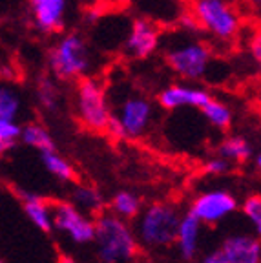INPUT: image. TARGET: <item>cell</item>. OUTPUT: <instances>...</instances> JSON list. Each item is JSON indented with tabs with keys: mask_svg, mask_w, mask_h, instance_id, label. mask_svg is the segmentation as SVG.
<instances>
[{
	"mask_svg": "<svg viewBox=\"0 0 261 263\" xmlns=\"http://www.w3.org/2000/svg\"><path fill=\"white\" fill-rule=\"evenodd\" d=\"M111 212L123 219L137 218V214L141 212V199L128 190H121L111 199Z\"/></svg>",
	"mask_w": 261,
	"mask_h": 263,
	"instance_id": "ffe728a7",
	"label": "cell"
},
{
	"mask_svg": "<svg viewBox=\"0 0 261 263\" xmlns=\"http://www.w3.org/2000/svg\"><path fill=\"white\" fill-rule=\"evenodd\" d=\"M203 170L208 176H225V174H229L232 170V163L229 159H225V157L217 156L212 157V159H208L203 164Z\"/></svg>",
	"mask_w": 261,
	"mask_h": 263,
	"instance_id": "484cf974",
	"label": "cell"
},
{
	"mask_svg": "<svg viewBox=\"0 0 261 263\" xmlns=\"http://www.w3.org/2000/svg\"><path fill=\"white\" fill-rule=\"evenodd\" d=\"M192 16L197 28L221 42L232 41L241 28V18L230 0H192Z\"/></svg>",
	"mask_w": 261,
	"mask_h": 263,
	"instance_id": "3957f363",
	"label": "cell"
},
{
	"mask_svg": "<svg viewBox=\"0 0 261 263\" xmlns=\"http://www.w3.org/2000/svg\"><path fill=\"white\" fill-rule=\"evenodd\" d=\"M111 117L119 123L124 137L137 139V137H143L150 128L154 106L144 95L132 93L117 104L115 111H111Z\"/></svg>",
	"mask_w": 261,
	"mask_h": 263,
	"instance_id": "52a82bcc",
	"label": "cell"
},
{
	"mask_svg": "<svg viewBox=\"0 0 261 263\" xmlns=\"http://www.w3.org/2000/svg\"><path fill=\"white\" fill-rule=\"evenodd\" d=\"M259 2H261V0H254V4H256V6H259Z\"/></svg>",
	"mask_w": 261,
	"mask_h": 263,
	"instance_id": "1f68e13d",
	"label": "cell"
},
{
	"mask_svg": "<svg viewBox=\"0 0 261 263\" xmlns=\"http://www.w3.org/2000/svg\"><path fill=\"white\" fill-rule=\"evenodd\" d=\"M250 55L254 57V61H261V35L254 33V41H250Z\"/></svg>",
	"mask_w": 261,
	"mask_h": 263,
	"instance_id": "4316f807",
	"label": "cell"
},
{
	"mask_svg": "<svg viewBox=\"0 0 261 263\" xmlns=\"http://www.w3.org/2000/svg\"><path fill=\"white\" fill-rule=\"evenodd\" d=\"M101 263H104V261H101Z\"/></svg>",
	"mask_w": 261,
	"mask_h": 263,
	"instance_id": "836d02e7",
	"label": "cell"
},
{
	"mask_svg": "<svg viewBox=\"0 0 261 263\" xmlns=\"http://www.w3.org/2000/svg\"><path fill=\"white\" fill-rule=\"evenodd\" d=\"M18 137H21V126L15 121L0 119V156L11 150Z\"/></svg>",
	"mask_w": 261,
	"mask_h": 263,
	"instance_id": "603a6c76",
	"label": "cell"
},
{
	"mask_svg": "<svg viewBox=\"0 0 261 263\" xmlns=\"http://www.w3.org/2000/svg\"><path fill=\"white\" fill-rule=\"evenodd\" d=\"M61 263H77V261H75V259H71V258H68V256H62Z\"/></svg>",
	"mask_w": 261,
	"mask_h": 263,
	"instance_id": "f546056e",
	"label": "cell"
},
{
	"mask_svg": "<svg viewBox=\"0 0 261 263\" xmlns=\"http://www.w3.org/2000/svg\"><path fill=\"white\" fill-rule=\"evenodd\" d=\"M18 139H22V143H26L28 146L37 148L41 152L55 150L53 137L49 136V132L39 123H29L26 126H21V137Z\"/></svg>",
	"mask_w": 261,
	"mask_h": 263,
	"instance_id": "ac0fdd59",
	"label": "cell"
},
{
	"mask_svg": "<svg viewBox=\"0 0 261 263\" xmlns=\"http://www.w3.org/2000/svg\"><path fill=\"white\" fill-rule=\"evenodd\" d=\"M217 154L229 159L230 163H245L252 157V146L245 137L234 136L223 139V143L217 148Z\"/></svg>",
	"mask_w": 261,
	"mask_h": 263,
	"instance_id": "e0dca14e",
	"label": "cell"
},
{
	"mask_svg": "<svg viewBox=\"0 0 261 263\" xmlns=\"http://www.w3.org/2000/svg\"><path fill=\"white\" fill-rule=\"evenodd\" d=\"M254 163H256L257 168L261 166V156H259V154H256V156H254Z\"/></svg>",
	"mask_w": 261,
	"mask_h": 263,
	"instance_id": "4dcf8cb0",
	"label": "cell"
},
{
	"mask_svg": "<svg viewBox=\"0 0 261 263\" xmlns=\"http://www.w3.org/2000/svg\"><path fill=\"white\" fill-rule=\"evenodd\" d=\"M66 0H31L35 28L42 33H55L64 28Z\"/></svg>",
	"mask_w": 261,
	"mask_h": 263,
	"instance_id": "4fadbf2b",
	"label": "cell"
},
{
	"mask_svg": "<svg viewBox=\"0 0 261 263\" xmlns=\"http://www.w3.org/2000/svg\"><path fill=\"white\" fill-rule=\"evenodd\" d=\"M53 229L69 236V239L77 245L91 243L95 238V219L79 210L69 201H61L51 205Z\"/></svg>",
	"mask_w": 261,
	"mask_h": 263,
	"instance_id": "ba28073f",
	"label": "cell"
},
{
	"mask_svg": "<svg viewBox=\"0 0 261 263\" xmlns=\"http://www.w3.org/2000/svg\"><path fill=\"white\" fill-rule=\"evenodd\" d=\"M0 263H4V261H2V259H0Z\"/></svg>",
	"mask_w": 261,
	"mask_h": 263,
	"instance_id": "d6a6232c",
	"label": "cell"
},
{
	"mask_svg": "<svg viewBox=\"0 0 261 263\" xmlns=\"http://www.w3.org/2000/svg\"><path fill=\"white\" fill-rule=\"evenodd\" d=\"M210 99V93L203 88L192 84H170L159 91V106L164 110H179V108H201Z\"/></svg>",
	"mask_w": 261,
	"mask_h": 263,
	"instance_id": "8fae6325",
	"label": "cell"
},
{
	"mask_svg": "<svg viewBox=\"0 0 261 263\" xmlns=\"http://www.w3.org/2000/svg\"><path fill=\"white\" fill-rule=\"evenodd\" d=\"M37 95L41 104L46 110H55L57 108V101H59V91L55 82L49 77H42L39 81V88H37Z\"/></svg>",
	"mask_w": 261,
	"mask_h": 263,
	"instance_id": "cb8c5ba5",
	"label": "cell"
},
{
	"mask_svg": "<svg viewBox=\"0 0 261 263\" xmlns=\"http://www.w3.org/2000/svg\"><path fill=\"white\" fill-rule=\"evenodd\" d=\"M159 39L161 31L154 22L148 18H137L132 24L126 42H124V53L137 61L148 59L159 46Z\"/></svg>",
	"mask_w": 261,
	"mask_h": 263,
	"instance_id": "30bf717a",
	"label": "cell"
},
{
	"mask_svg": "<svg viewBox=\"0 0 261 263\" xmlns=\"http://www.w3.org/2000/svg\"><path fill=\"white\" fill-rule=\"evenodd\" d=\"M71 205H75L79 210H82L84 214H95L101 212L102 205V196L99 194V190H95L94 186H77L71 194Z\"/></svg>",
	"mask_w": 261,
	"mask_h": 263,
	"instance_id": "d6986e66",
	"label": "cell"
},
{
	"mask_svg": "<svg viewBox=\"0 0 261 263\" xmlns=\"http://www.w3.org/2000/svg\"><path fill=\"white\" fill-rule=\"evenodd\" d=\"M24 212L29 221L42 232H51L53 230V218H51V203L46 201L44 197L35 196V194L21 192Z\"/></svg>",
	"mask_w": 261,
	"mask_h": 263,
	"instance_id": "9a60e30c",
	"label": "cell"
},
{
	"mask_svg": "<svg viewBox=\"0 0 261 263\" xmlns=\"http://www.w3.org/2000/svg\"><path fill=\"white\" fill-rule=\"evenodd\" d=\"M219 252L229 263H261V243L257 236H230L223 241Z\"/></svg>",
	"mask_w": 261,
	"mask_h": 263,
	"instance_id": "7c38bea8",
	"label": "cell"
},
{
	"mask_svg": "<svg viewBox=\"0 0 261 263\" xmlns=\"http://www.w3.org/2000/svg\"><path fill=\"white\" fill-rule=\"evenodd\" d=\"M49 68L62 81L84 77L90 70V55L84 41L75 33L64 35L49 51Z\"/></svg>",
	"mask_w": 261,
	"mask_h": 263,
	"instance_id": "5b68a950",
	"label": "cell"
},
{
	"mask_svg": "<svg viewBox=\"0 0 261 263\" xmlns=\"http://www.w3.org/2000/svg\"><path fill=\"white\" fill-rule=\"evenodd\" d=\"M41 157H42V164L46 166L51 176H55L57 179L61 181H71L75 177V172H73V166L69 164L68 159L57 154L55 150H48V152H41Z\"/></svg>",
	"mask_w": 261,
	"mask_h": 263,
	"instance_id": "44dd1931",
	"label": "cell"
},
{
	"mask_svg": "<svg viewBox=\"0 0 261 263\" xmlns=\"http://www.w3.org/2000/svg\"><path fill=\"white\" fill-rule=\"evenodd\" d=\"M237 210L236 197L229 190L216 189L203 192L194 199L190 212L201 221V225H216L229 218L230 214Z\"/></svg>",
	"mask_w": 261,
	"mask_h": 263,
	"instance_id": "9c48e42d",
	"label": "cell"
},
{
	"mask_svg": "<svg viewBox=\"0 0 261 263\" xmlns=\"http://www.w3.org/2000/svg\"><path fill=\"white\" fill-rule=\"evenodd\" d=\"M212 53L208 46L197 41H184L166 51V64L181 79L199 81L208 73Z\"/></svg>",
	"mask_w": 261,
	"mask_h": 263,
	"instance_id": "8992f818",
	"label": "cell"
},
{
	"mask_svg": "<svg viewBox=\"0 0 261 263\" xmlns=\"http://www.w3.org/2000/svg\"><path fill=\"white\" fill-rule=\"evenodd\" d=\"M22 110V99L15 88L0 84V119L16 121Z\"/></svg>",
	"mask_w": 261,
	"mask_h": 263,
	"instance_id": "7402d4cb",
	"label": "cell"
},
{
	"mask_svg": "<svg viewBox=\"0 0 261 263\" xmlns=\"http://www.w3.org/2000/svg\"><path fill=\"white\" fill-rule=\"evenodd\" d=\"M199 110L203 111L208 124H212L217 130H229L230 124H232V110L223 101L214 99L212 95H210V99H208Z\"/></svg>",
	"mask_w": 261,
	"mask_h": 263,
	"instance_id": "2e32d148",
	"label": "cell"
},
{
	"mask_svg": "<svg viewBox=\"0 0 261 263\" xmlns=\"http://www.w3.org/2000/svg\"><path fill=\"white\" fill-rule=\"evenodd\" d=\"M179 210L168 203H154L137 214L135 238L139 245L150 249H163L176 241Z\"/></svg>",
	"mask_w": 261,
	"mask_h": 263,
	"instance_id": "7a4b0ae2",
	"label": "cell"
},
{
	"mask_svg": "<svg viewBox=\"0 0 261 263\" xmlns=\"http://www.w3.org/2000/svg\"><path fill=\"white\" fill-rule=\"evenodd\" d=\"M130 263H155V261H152V259H148V258H135V259H132Z\"/></svg>",
	"mask_w": 261,
	"mask_h": 263,
	"instance_id": "f1b7e54d",
	"label": "cell"
},
{
	"mask_svg": "<svg viewBox=\"0 0 261 263\" xmlns=\"http://www.w3.org/2000/svg\"><path fill=\"white\" fill-rule=\"evenodd\" d=\"M243 212H245L247 219L252 223L256 234L259 236L261 232V197L257 194L247 197L245 203H243Z\"/></svg>",
	"mask_w": 261,
	"mask_h": 263,
	"instance_id": "d4e9b609",
	"label": "cell"
},
{
	"mask_svg": "<svg viewBox=\"0 0 261 263\" xmlns=\"http://www.w3.org/2000/svg\"><path fill=\"white\" fill-rule=\"evenodd\" d=\"M95 245L101 261L130 263L139 254V241L126 219L104 212L95 219Z\"/></svg>",
	"mask_w": 261,
	"mask_h": 263,
	"instance_id": "6da1fadb",
	"label": "cell"
},
{
	"mask_svg": "<svg viewBox=\"0 0 261 263\" xmlns=\"http://www.w3.org/2000/svg\"><path fill=\"white\" fill-rule=\"evenodd\" d=\"M199 238H201V221L194 216L192 212L181 216L179 225H177L176 241L179 247V252L184 259H194L199 249Z\"/></svg>",
	"mask_w": 261,
	"mask_h": 263,
	"instance_id": "5bb4252c",
	"label": "cell"
},
{
	"mask_svg": "<svg viewBox=\"0 0 261 263\" xmlns=\"http://www.w3.org/2000/svg\"><path fill=\"white\" fill-rule=\"evenodd\" d=\"M197 263H229L227 259H225V256L221 254V252H212V254L204 256V258H201Z\"/></svg>",
	"mask_w": 261,
	"mask_h": 263,
	"instance_id": "83f0119b",
	"label": "cell"
},
{
	"mask_svg": "<svg viewBox=\"0 0 261 263\" xmlns=\"http://www.w3.org/2000/svg\"><path fill=\"white\" fill-rule=\"evenodd\" d=\"M77 114L81 123L91 132H106L111 117L106 90L94 77H81L77 84Z\"/></svg>",
	"mask_w": 261,
	"mask_h": 263,
	"instance_id": "277c9868",
	"label": "cell"
}]
</instances>
